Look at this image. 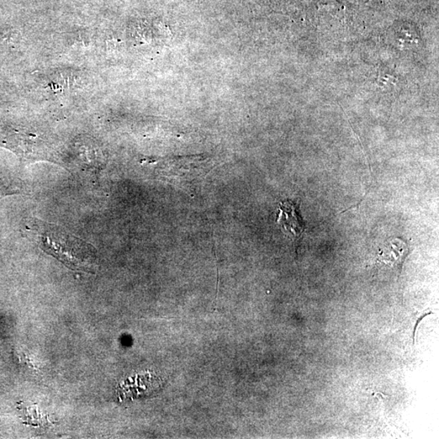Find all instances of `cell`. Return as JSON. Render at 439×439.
Listing matches in <instances>:
<instances>
[{
    "instance_id": "6da1fadb",
    "label": "cell",
    "mask_w": 439,
    "mask_h": 439,
    "mask_svg": "<svg viewBox=\"0 0 439 439\" xmlns=\"http://www.w3.org/2000/svg\"><path fill=\"white\" fill-rule=\"evenodd\" d=\"M30 230L42 250L56 257L68 268L86 272L97 266V252L88 243L61 227L35 219Z\"/></svg>"
},
{
    "instance_id": "277c9868",
    "label": "cell",
    "mask_w": 439,
    "mask_h": 439,
    "mask_svg": "<svg viewBox=\"0 0 439 439\" xmlns=\"http://www.w3.org/2000/svg\"><path fill=\"white\" fill-rule=\"evenodd\" d=\"M408 253L409 247L407 243L400 239H395L390 241L380 251L378 263H382L385 266L401 267Z\"/></svg>"
},
{
    "instance_id": "7a4b0ae2",
    "label": "cell",
    "mask_w": 439,
    "mask_h": 439,
    "mask_svg": "<svg viewBox=\"0 0 439 439\" xmlns=\"http://www.w3.org/2000/svg\"><path fill=\"white\" fill-rule=\"evenodd\" d=\"M10 149L29 160H51L49 147L35 135L15 132L4 140Z\"/></svg>"
},
{
    "instance_id": "3957f363",
    "label": "cell",
    "mask_w": 439,
    "mask_h": 439,
    "mask_svg": "<svg viewBox=\"0 0 439 439\" xmlns=\"http://www.w3.org/2000/svg\"><path fill=\"white\" fill-rule=\"evenodd\" d=\"M278 223L298 245L305 230V223L299 213V207L292 201L280 203Z\"/></svg>"
}]
</instances>
